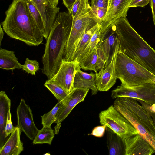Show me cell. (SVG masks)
I'll return each instance as SVG.
<instances>
[{
  "label": "cell",
  "mask_w": 155,
  "mask_h": 155,
  "mask_svg": "<svg viewBox=\"0 0 155 155\" xmlns=\"http://www.w3.org/2000/svg\"><path fill=\"white\" fill-rule=\"evenodd\" d=\"M1 24L9 37L27 45L37 46L43 41V35L30 13L26 0H13Z\"/></svg>",
  "instance_id": "cell-1"
},
{
  "label": "cell",
  "mask_w": 155,
  "mask_h": 155,
  "mask_svg": "<svg viewBox=\"0 0 155 155\" xmlns=\"http://www.w3.org/2000/svg\"><path fill=\"white\" fill-rule=\"evenodd\" d=\"M73 20V17L68 12H59L46 40L42 59V72L48 80L51 79L57 72L63 59Z\"/></svg>",
  "instance_id": "cell-2"
},
{
  "label": "cell",
  "mask_w": 155,
  "mask_h": 155,
  "mask_svg": "<svg viewBox=\"0 0 155 155\" xmlns=\"http://www.w3.org/2000/svg\"><path fill=\"white\" fill-rule=\"evenodd\" d=\"M119 41V51L155 75V50L137 32L126 17L111 24Z\"/></svg>",
  "instance_id": "cell-3"
},
{
  "label": "cell",
  "mask_w": 155,
  "mask_h": 155,
  "mask_svg": "<svg viewBox=\"0 0 155 155\" xmlns=\"http://www.w3.org/2000/svg\"><path fill=\"white\" fill-rule=\"evenodd\" d=\"M113 105L155 150V123L149 113L132 98H117Z\"/></svg>",
  "instance_id": "cell-4"
},
{
  "label": "cell",
  "mask_w": 155,
  "mask_h": 155,
  "mask_svg": "<svg viewBox=\"0 0 155 155\" xmlns=\"http://www.w3.org/2000/svg\"><path fill=\"white\" fill-rule=\"evenodd\" d=\"M98 24H99L91 10L88 0H81L78 11L73 18L71 31L63 58L68 61H73L76 48L83 35L86 31Z\"/></svg>",
  "instance_id": "cell-5"
},
{
  "label": "cell",
  "mask_w": 155,
  "mask_h": 155,
  "mask_svg": "<svg viewBox=\"0 0 155 155\" xmlns=\"http://www.w3.org/2000/svg\"><path fill=\"white\" fill-rule=\"evenodd\" d=\"M116 75L124 87L155 83V75L119 51L116 60Z\"/></svg>",
  "instance_id": "cell-6"
},
{
  "label": "cell",
  "mask_w": 155,
  "mask_h": 155,
  "mask_svg": "<svg viewBox=\"0 0 155 155\" xmlns=\"http://www.w3.org/2000/svg\"><path fill=\"white\" fill-rule=\"evenodd\" d=\"M100 123L117 134L123 138L139 134L138 132L130 122L111 105L99 114Z\"/></svg>",
  "instance_id": "cell-7"
},
{
  "label": "cell",
  "mask_w": 155,
  "mask_h": 155,
  "mask_svg": "<svg viewBox=\"0 0 155 155\" xmlns=\"http://www.w3.org/2000/svg\"><path fill=\"white\" fill-rule=\"evenodd\" d=\"M112 98L128 97L142 100L150 105L155 103V83H148L131 87L120 85L112 91Z\"/></svg>",
  "instance_id": "cell-8"
},
{
  "label": "cell",
  "mask_w": 155,
  "mask_h": 155,
  "mask_svg": "<svg viewBox=\"0 0 155 155\" xmlns=\"http://www.w3.org/2000/svg\"><path fill=\"white\" fill-rule=\"evenodd\" d=\"M81 68L77 60L68 61L63 58L57 72L51 79L48 80L69 94L74 89L73 82L75 75Z\"/></svg>",
  "instance_id": "cell-9"
},
{
  "label": "cell",
  "mask_w": 155,
  "mask_h": 155,
  "mask_svg": "<svg viewBox=\"0 0 155 155\" xmlns=\"http://www.w3.org/2000/svg\"><path fill=\"white\" fill-rule=\"evenodd\" d=\"M89 89L74 88L69 94L65 101L62 102L56 115V125L54 127L55 133L58 134L61 123L70 114L74 107L79 103L84 101Z\"/></svg>",
  "instance_id": "cell-10"
},
{
  "label": "cell",
  "mask_w": 155,
  "mask_h": 155,
  "mask_svg": "<svg viewBox=\"0 0 155 155\" xmlns=\"http://www.w3.org/2000/svg\"><path fill=\"white\" fill-rule=\"evenodd\" d=\"M17 126L26 136L33 140L39 130L35 124L30 107L23 99L21 100L17 109Z\"/></svg>",
  "instance_id": "cell-11"
},
{
  "label": "cell",
  "mask_w": 155,
  "mask_h": 155,
  "mask_svg": "<svg viewBox=\"0 0 155 155\" xmlns=\"http://www.w3.org/2000/svg\"><path fill=\"white\" fill-rule=\"evenodd\" d=\"M119 42L118 36L110 25L105 31L103 40L96 48L98 56L105 63L104 68L110 63L116 46Z\"/></svg>",
  "instance_id": "cell-12"
},
{
  "label": "cell",
  "mask_w": 155,
  "mask_h": 155,
  "mask_svg": "<svg viewBox=\"0 0 155 155\" xmlns=\"http://www.w3.org/2000/svg\"><path fill=\"white\" fill-rule=\"evenodd\" d=\"M133 0H108L107 12L101 24V30L104 31L114 21L121 17H126Z\"/></svg>",
  "instance_id": "cell-13"
},
{
  "label": "cell",
  "mask_w": 155,
  "mask_h": 155,
  "mask_svg": "<svg viewBox=\"0 0 155 155\" xmlns=\"http://www.w3.org/2000/svg\"><path fill=\"white\" fill-rule=\"evenodd\" d=\"M119 46V42L116 46L110 63L96 77V83L98 91H107L116 83V62Z\"/></svg>",
  "instance_id": "cell-14"
},
{
  "label": "cell",
  "mask_w": 155,
  "mask_h": 155,
  "mask_svg": "<svg viewBox=\"0 0 155 155\" xmlns=\"http://www.w3.org/2000/svg\"><path fill=\"white\" fill-rule=\"evenodd\" d=\"M40 12L44 25V37L47 39L60 8L52 5L49 0H29Z\"/></svg>",
  "instance_id": "cell-15"
},
{
  "label": "cell",
  "mask_w": 155,
  "mask_h": 155,
  "mask_svg": "<svg viewBox=\"0 0 155 155\" xmlns=\"http://www.w3.org/2000/svg\"><path fill=\"white\" fill-rule=\"evenodd\" d=\"M124 139L125 155H151L155 153L153 148L139 134Z\"/></svg>",
  "instance_id": "cell-16"
},
{
  "label": "cell",
  "mask_w": 155,
  "mask_h": 155,
  "mask_svg": "<svg viewBox=\"0 0 155 155\" xmlns=\"http://www.w3.org/2000/svg\"><path fill=\"white\" fill-rule=\"evenodd\" d=\"M18 126L3 147L0 148V155H19L24 150L23 143L20 139L21 132Z\"/></svg>",
  "instance_id": "cell-17"
},
{
  "label": "cell",
  "mask_w": 155,
  "mask_h": 155,
  "mask_svg": "<svg viewBox=\"0 0 155 155\" xmlns=\"http://www.w3.org/2000/svg\"><path fill=\"white\" fill-rule=\"evenodd\" d=\"M96 75L92 72L88 73L80 69L76 73L73 82L74 88H82L91 90L92 95L96 94L98 91L96 81Z\"/></svg>",
  "instance_id": "cell-18"
},
{
  "label": "cell",
  "mask_w": 155,
  "mask_h": 155,
  "mask_svg": "<svg viewBox=\"0 0 155 155\" xmlns=\"http://www.w3.org/2000/svg\"><path fill=\"white\" fill-rule=\"evenodd\" d=\"M107 143L110 155H125L126 147L124 139L106 127Z\"/></svg>",
  "instance_id": "cell-19"
},
{
  "label": "cell",
  "mask_w": 155,
  "mask_h": 155,
  "mask_svg": "<svg viewBox=\"0 0 155 155\" xmlns=\"http://www.w3.org/2000/svg\"><path fill=\"white\" fill-rule=\"evenodd\" d=\"M11 100L5 92H0V148L6 142L5 128L8 112L10 110Z\"/></svg>",
  "instance_id": "cell-20"
},
{
  "label": "cell",
  "mask_w": 155,
  "mask_h": 155,
  "mask_svg": "<svg viewBox=\"0 0 155 155\" xmlns=\"http://www.w3.org/2000/svg\"><path fill=\"white\" fill-rule=\"evenodd\" d=\"M79 64L83 69L94 71L96 77L102 72L105 66L104 62L98 56L96 49L80 62Z\"/></svg>",
  "instance_id": "cell-21"
},
{
  "label": "cell",
  "mask_w": 155,
  "mask_h": 155,
  "mask_svg": "<svg viewBox=\"0 0 155 155\" xmlns=\"http://www.w3.org/2000/svg\"><path fill=\"white\" fill-rule=\"evenodd\" d=\"M22 65L18 61L15 52L5 49H0V68L7 70L21 69Z\"/></svg>",
  "instance_id": "cell-22"
},
{
  "label": "cell",
  "mask_w": 155,
  "mask_h": 155,
  "mask_svg": "<svg viewBox=\"0 0 155 155\" xmlns=\"http://www.w3.org/2000/svg\"><path fill=\"white\" fill-rule=\"evenodd\" d=\"M104 31H101L100 26L92 36L87 47L77 59L79 63L100 45L103 39Z\"/></svg>",
  "instance_id": "cell-23"
},
{
  "label": "cell",
  "mask_w": 155,
  "mask_h": 155,
  "mask_svg": "<svg viewBox=\"0 0 155 155\" xmlns=\"http://www.w3.org/2000/svg\"><path fill=\"white\" fill-rule=\"evenodd\" d=\"M100 25L97 24L86 31L84 33L77 47L73 60L78 59L88 45L92 36Z\"/></svg>",
  "instance_id": "cell-24"
},
{
  "label": "cell",
  "mask_w": 155,
  "mask_h": 155,
  "mask_svg": "<svg viewBox=\"0 0 155 155\" xmlns=\"http://www.w3.org/2000/svg\"><path fill=\"white\" fill-rule=\"evenodd\" d=\"M54 136V130L51 127H44L39 130L33 140L34 144H48L50 145Z\"/></svg>",
  "instance_id": "cell-25"
},
{
  "label": "cell",
  "mask_w": 155,
  "mask_h": 155,
  "mask_svg": "<svg viewBox=\"0 0 155 155\" xmlns=\"http://www.w3.org/2000/svg\"><path fill=\"white\" fill-rule=\"evenodd\" d=\"M44 85L58 101L64 103L68 97L69 93H67L58 85L50 82L48 80L46 81Z\"/></svg>",
  "instance_id": "cell-26"
},
{
  "label": "cell",
  "mask_w": 155,
  "mask_h": 155,
  "mask_svg": "<svg viewBox=\"0 0 155 155\" xmlns=\"http://www.w3.org/2000/svg\"><path fill=\"white\" fill-rule=\"evenodd\" d=\"M62 102L58 101L56 105L48 112L41 116V124L44 127H51L53 123H56V115Z\"/></svg>",
  "instance_id": "cell-27"
},
{
  "label": "cell",
  "mask_w": 155,
  "mask_h": 155,
  "mask_svg": "<svg viewBox=\"0 0 155 155\" xmlns=\"http://www.w3.org/2000/svg\"><path fill=\"white\" fill-rule=\"evenodd\" d=\"M30 13L38 27L43 35L44 32V25L41 15L33 3L29 0H26Z\"/></svg>",
  "instance_id": "cell-28"
},
{
  "label": "cell",
  "mask_w": 155,
  "mask_h": 155,
  "mask_svg": "<svg viewBox=\"0 0 155 155\" xmlns=\"http://www.w3.org/2000/svg\"><path fill=\"white\" fill-rule=\"evenodd\" d=\"M22 69L28 74L35 75L39 69V64L36 60H30L27 58L24 64L22 65Z\"/></svg>",
  "instance_id": "cell-29"
},
{
  "label": "cell",
  "mask_w": 155,
  "mask_h": 155,
  "mask_svg": "<svg viewBox=\"0 0 155 155\" xmlns=\"http://www.w3.org/2000/svg\"><path fill=\"white\" fill-rule=\"evenodd\" d=\"M91 8L97 19L98 23L101 25L105 18L107 9L94 6H91Z\"/></svg>",
  "instance_id": "cell-30"
},
{
  "label": "cell",
  "mask_w": 155,
  "mask_h": 155,
  "mask_svg": "<svg viewBox=\"0 0 155 155\" xmlns=\"http://www.w3.org/2000/svg\"><path fill=\"white\" fill-rule=\"evenodd\" d=\"M135 99L139 101L141 104L142 107L149 113L155 123V103L152 105H150L142 100Z\"/></svg>",
  "instance_id": "cell-31"
},
{
  "label": "cell",
  "mask_w": 155,
  "mask_h": 155,
  "mask_svg": "<svg viewBox=\"0 0 155 155\" xmlns=\"http://www.w3.org/2000/svg\"><path fill=\"white\" fill-rule=\"evenodd\" d=\"M15 127H14L12 124L11 120V114L10 110H9L8 112L5 128V134L6 138L8 136L14 131Z\"/></svg>",
  "instance_id": "cell-32"
},
{
  "label": "cell",
  "mask_w": 155,
  "mask_h": 155,
  "mask_svg": "<svg viewBox=\"0 0 155 155\" xmlns=\"http://www.w3.org/2000/svg\"><path fill=\"white\" fill-rule=\"evenodd\" d=\"M106 126L104 125L97 126L93 129L91 133L88 135H92L97 137H102L105 133Z\"/></svg>",
  "instance_id": "cell-33"
},
{
  "label": "cell",
  "mask_w": 155,
  "mask_h": 155,
  "mask_svg": "<svg viewBox=\"0 0 155 155\" xmlns=\"http://www.w3.org/2000/svg\"><path fill=\"white\" fill-rule=\"evenodd\" d=\"M91 6L105 9L107 10L108 0H91Z\"/></svg>",
  "instance_id": "cell-34"
},
{
  "label": "cell",
  "mask_w": 155,
  "mask_h": 155,
  "mask_svg": "<svg viewBox=\"0 0 155 155\" xmlns=\"http://www.w3.org/2000/svg\"><path fill=\"white\" fill-rule=\"evenodd\" d=\"M150 0H133L129 7H144L149 3Z\"/></svg>",
  "instance_id": "cell-35"
},
{
  "label": "cell",
  "mask_w": 155,
  "mask_h": 155,
  "mask_svg": "<svg viewBox=\"0 0 155 155\" xmlns=\"http://www.w3.org/2000/svg\"><path fill=\"white\" fill-rule=\"evenodd\" d=\"M81 0H77L73 4L71 11L70 14L73 18L75 17L80 6Z\"/></svg>",
  "instance_id": "cell-36"
},
{
  "label": "cell",
  "mask_w": 155,
  "mask_h": 155,
  "mask_svg": "<svg viewBox=\"0 0 155 155\" xmlns=\"http://www.w3.org/2000/svg\"><path fill=\"white\" fill-rule=\"evenodd\" d=\"M63 3L68 10V12L70 14L72 6L75 2L77 0H62Z\"/></svg>",
  "instance_id": "cell-37"
},
{
  "label": "cell",
  "mask_w": 155,
  "mask_h": 155,
  "mask_svg": "<svg viewBox=\"0 0 155 155\" xmlns=\"http://www.w3.org/2000/svg\"><path fill=\"white\" fill-rule=\"evenodd\" d=\"M149 3L151 9L153 22L155 25V0H150Z\"/></svg>",
  "instance_id": "cell-38"
},
{
  "label": "cell",
  "mask_w": 155,
  "mask_h": 155,
  "mask_svg": "<svg viewBox=\"0 0 155 155\" xmlns=\"http://www.w3.org/2000/svg\"><path fill=\"white\" fill-rule=\"evenodd\" d=\"M3 30L1 26V24L0 25V45L1 46L2 41L3 39L4 33Z\"/></svg>",
  "instance_id": "cell-39"
},
{
  "label": "cell",
  "mask_w": 155,
  "mask_h": 155,
  "mask_svg": "<svg viewBox=\"0 0 155 155\" xmlns=\"http://www.w3.org/2000/svg\"><path fill=\"white\" fill-rule=\"evenodd\" d=\"M52 5L55 7H57L59 0H49Z\"/></svg>",
  "instance_id": "cell-40"
},
{
  "label": "cell",
  "mask_w": 155,
  "mask_h": 155,
  "mask_svg": "<svg viewBox=\"0 0 155 155\" xmlns=\"http://www.w3.org/2000/svg\"><path fill=\"white\" fill-rule=\"evenodd\" d=\"M47 154V153H46V154H45V155H46ZM48 154L50 155V154H49V153H48Z\"/></svg>",
  "instance_id": "cell-41"
}]
</instances>
